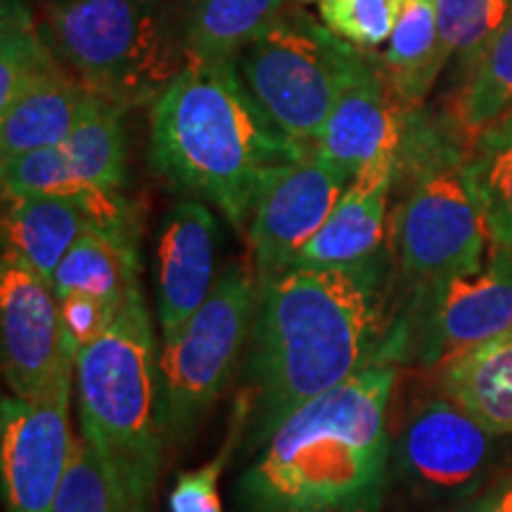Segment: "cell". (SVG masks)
<instances>
[{"mask_svg":"<svg viewBox=\"0 0 512 512\" xmlns=\"http://www.w3.org/2000/svg\"><path fill=\"white\" fill-rule=\"evenodd\" d=\"M349 183L337 166L309 152L266 185L245 233L259 275L283 271L297 261Z\"/></svg>","mask_w":512,"mask_h":512,"instance_id":"4fadbf2b","label":"cell"},{"mask_svg":"<svg viewBox=\"0 0 512 512\" xmlns=\"http://www.w3.org/2000/svg\"><path fill=\"white\" fill-rule=\"evenodd\" d=\"M247 432V401L238 394L233 406V418L223 441L221 451L209 460L207 465L197 470L181 472L176 477L174 489L169 494V512H223V501L219 494V479L226 470L230 456L240 439H245Z\"/></svg>","mask_w":512,"mask_h":512,"instance_id":"4dcf8cb0","label":"cell"},{"mask_svg":"<svg viewBox=\"0 0 512 512\" xmlns=\"http://www.w3.org/2000/svg\"><path fill=\"white\" fill-rule=\"evenodd\" d=\"M498 439L501 434L441 394L422 401L403 422L394 446L396 467L422 498L458 501L482 489L498 458Z\"/></svg>","mask_w":512,"mask_h":512,"instance_id":"30bf717a","label":"cell"},{"mask_svg":"<svg viewBox=\"0 0 512 512\" xmlns=\"http://www.w3.org/2000/svg\"><path fill=\"white\" fill-rule=\"evenodd\" d=\"M439 387L486 430L501 437L512 434V332L441 368Z\"/></svg>","mask_w":512,"mask_h":512,"instance_id":"ffe728a7","label":"cell"},{"mask_svg":"<svg viewBox=\"0 0 512 512\" xmlns=\"http://www.w3.org/2000/svg\"><path fill=\"white\" fill-rule=\"evenodd\" d=\"M320 22L358 50L380 48L394 34L408 0H316Z\"/></svg>","mask_w":512,"mask_h":512,"instance_id":"f546056e","label":"cell"},{"mask_svg":"<svg viewBox=\"0 0 512 512\" xmlns=\"http://www.w3.org/2000/svg\"><path fill=\"white\" fill-rule=\"evenodd\" d=\"M221 230L207 204L188 197L166 211L157 235V311L162 339L207 302L216 285Z\"/></svg>","mask_w":512,"mask_h":512,"instance_id":"9a60e30c","label":"cell"},{"mask_svg":"<svg viewBox=\"0 0 512 512\" xmlns=\"http://www.w3.org/2000/svg\"><path fill=\"white\" fill-rule=\"evenodd\" d=\"M512 332V247H494L484 266L408 292L394 313L380 363L441 370L467 351Z\"/></svg>","mask_w":512,"mask_h":512,"instance_id":"9c48e42d","label":"cell"},{"mask_svg":"<svg viewBox=\"0 0 512 512\" xmlns=\"http://www.w3.org/2000/svg\"><path fill=\"white\" fill-rule=\"evenodd\" d=\"M3 197L43 195L76 202L91 216L95 226L136 242V211L121 192H107L86 183L64 157L62 147H41L22 155L3 159Z\"/></svg>","mask_w":512,"mask_h":512,"instance_id":"e0dca14e","label":"cell"},{"mask_svg":"<svg viewBox=\"0 0 512 512\" xmlns=\"http://www.w3.org/2000/svg\"><path fill=\"white\" fill-rule=\"evenodd\" d=\"M126 110L91 95L76 119L62 152L83 181L107 192H121L126 183V136L121 117Z\"/></svg>","mask_w":512,"mask_h":512,"instance_id":"d4e9b609","label":"cell"},{"mask_svg":"<svg viewBox=\"0 0 512 512\" xmlns=\"http://www.w3.org/2000/svg\"><path fill=\"white\" fill-rule=\"evenodd\" d=\"M259 299L252 254L233 261L200 309L162 342L157 406L166 448L188 444L207 418L247 347Z\"/></svg>","mask_w":512,"mask_h":512,"instance_id":"52a82bcc","label":"cell"},{"mask_svg":"<svg viewBox=\"0 0 512 512\" xmlns=\"http://www.w3.org/2000/svg\"><path fill=\"white\" fill-rule=\"evenodd\" d=\"M465 138L406 112L396 164L403 197L392 219V242L406 292L484 266L489 233L465 174Z\"/></svg>","mask_w":512,"mask_h":512,"instance_id":"5b68a950","label":"cell"},{"mask_svg":"<svg viewBox=\"0 0 512 512\" xmlns=\"http://www.w3.org/2000/svg\"><path fill=\"white\" fill-rule=\"evenodd\" d=\"M396 366L375 363L297 408L242 472L240 512H370L389 467Z\"/></svg>","mask_w":512,"mask_h":512,"instance_id":"3957f363","label":"cell"},{"mask_svg":"<svg viewBox=\"0 0 512 512\" xmlns=\"http://www.w3.org/2000/svg\"><path fill=\"white\" fill-rule=\"evenodd\" d=\"M50 287L55 299L83 292L124 306L140 290L136 242L102 228H88L57 266Z\"/></svg>","mask_w":512,"mask_h":512,"instance_id":"7402d4cb","label":"cell"},{"mask_svg":"<svg viewBox=\"0 0 512 512\" xmlns=\"http://www.w3.org/2000/svg\"><path fill=\"white\" fill-rule=\"evenodd\" d=\"M396 164L399 155L368 164L347 185L328 221L292 266H351L384 252Z\"/></svg>","mask_w":512,"mask_h":512,"instance_id":"2e32d148","label":"cell"},{"mask_svg":"<svg viewBox=\"0 0 512 512\" xmlns=\"http://www.w3.org/2000/svg\"><path fill=\"white\" fill-rule=\"evenodd\" d=\"M72 384L74 368L36 399H3L0 482L8 512H53L76 439L69 425Z\"/></svg>","mask_w":512,"mask_h":512,"instance_id":"8fae6325","label":"cell"},{"mask_svg":"<svg viewBox=\"0 0 512 512\" xmlns=\"http://www.w3.org/2000/svg\"><path fill=\"white\" fill-rule=\"evenodd\" d=\"M3 373L12 394L36 399L76 366L62 332L60 304L48 280L3 254L0 261Z\"/></svg>","mask_w":512,"mask_h":512,"instance_id":"7c38bea8","label":"cell"},{"mask_svg":"<svg viewBox=\"0 0 512 512\" xmlns=\"http://www.w3.org/2000/svg\"><path fill=\"white\" fill-rule=\"evenodd\" d=\"M93 226L76 202L43 195L3 197V254L48 283L74 242Z\"/></svg>","mask_w":512,"mask_h":512,"instance_id":"ac0fdd59","label":"cell"},{"mask_svg":"<svg viewBox=\"0 0 512 512\" xmlns=\"http://www.w3.org/2000/svg\"><path fill=\"white\" fill-rule=\"evenodd\" d=\"M287 10V0H183L190 60H235Z\"/></svg>","mask_w":512,"mask_h":512,"instance_id":"44dd1931","label":"cell"},{"mask_svg":"<svg viewBox=\"0 0 512 512\" xmlns=\"http://www.w3.org/2000/svg\"><path fill=\"white\" fill-rule=\"evenodd\" d=\"M57 304H60L64 339H67V347L76 356H79L83 347H88L95 339L105 335L112 328L114 320H117L119 311L124 309V306H117L107 302V299L83 292L67 294V297L57 299Z\"/></svg>","mask_w":512,"mask_h":512,"instance_id":"1f68e13d","label":"cell"},{"mask_svg":"<svg viewBox=\"0 0 512 512\" xmlns=\"http://www.w3.org/2000/svg\"><path fill=\"white\" fill-rule=\"evenodd\" d=\"M380 64L406 110L425 102L444 72L439 55V0H408Z\"/></svg>","mask_w":512,"mask_h":512,"instance_id":"603a6c76","label":"cell"},{"mask_svg":"<svg viewBox=\"0 0 512 512\" xmlns=\"http://www.w3.org/2000/svg\"><path fill=\"white\" fill-rule=\"evenodd\" d=\"M389 313L387 256L351 266H287L259 275L238 394L247 446H264L306 401L380 363Z\"/></svg>","mask_w":512,"mask_h":512,"instance_id":"6da1fadb","label":"cell"},{"mask_svg":"<svg viewBox=\"0 0 512 512\" xmlns=\"http://www.w3.org/2000/svg\"><path fill=\"white\" fill-rule=\"evenodd\" d=\"M510 8L512 0H439V55L444 69L453 64L458 86L477 67Z\"/></svg>","mask_w":512,"mask_h":512,"instance_id":"83f0119b","label":"cell"},{"mask_svg":"<svg viewBox=\"0 0 512 512\" xmlns=\"http://www.w3.org/2000/svg\"><path fill=\"white\" fill-rule=\"evenodd\" d=\"M366 60V50L304 10H285L235 64L268 117L313 150L337 98Z\"/></svg>","mask_w":512,"mask_h":512,"instance_id":"ba28073f","label":"cell"},{"mask_svg":"<svg viewBox=\"0 0 512 512\" xmlns=\"http://www.w3.org/2000/svg\"><path fill=\"white\" fill-rule=\"evenodd\" d=\"M406 112L382 64L368 57L337 98L313 152L354 181L368 164L399 155Z\"/></svg>","mask_w":512,"mask_h":512,"instance_id":"5bb4252c","label":"cell"},{"mask_svg":"<svg viewBox=\"0 0 512 512\" xmlns=\"http://www.w3.org/2000/svg\"><path fill=\"white\" fill-rule=\"evenodd\" d=\"M0 110L24 88L67 67L46 27L31 15L29 0H3L0 22Z\"/></svg>","mask_w":512,"mask_h":512,"instance_id":"4316f807","label":"cell"},{"mask_svg":"<svg viewBox=\"0 0 512 512\" xmlns=\"http://www.w3.org/2000/svg\"><path fill=\"white\" fill-rule=\"evenodd\" d=\"M91 95L69 67L31 83L0 110V157L62 145Z\"/></svg>","mask_w":512,"mask_h":512,"instance_id":"d6986e66","label":"cell"},{"mask_svg":"<svg viewBox=\"0 0 512 512\" xmlns=\"http://www.w3.org/2000/svg\"><path fill=\"white\" fill-rule=\"evenodd\" d=\"M53 512H150L126 489L110 463L76 437L67 472L57 491Z\"/></svg>","mask_w":512,"mask_h":512,"instance_id":"f1b7e54d","label":"cell"},{"mask_svg":"<svg viewBox=\"0 0 512 512\" xmlns=\"http://www.w3.org/2000/svg\"><path fill=\"white\" fill-rule=\"evenodd\" d=\"M309 152L268 117L235 60H190L152 102L155 171L214 204L238 233H247L266 185Z\"/></svg>","mask_w":512,"mask_h":512,"instance_id":"7a4b0ae2","label":"cell"},{"mask_svg":"<svg viewBox=\"0 0 512 512\" xmlns=\"http://www.w3.org/2000/svg\"><path fill=\"white\" fill-rule=\"evenodd\" d=\"M46 31L76 79L121 110L155 102L190 62L169 0H53Z\"/></svg>","mask_w":512,"mask_h":512,"instance_id":"8992f818","label":"cell"},{"mask_svg":"<svg viewBox=\"0 0 512 512\" xmlns=\"http://www.w3.org/2000/svg\"><path fill=\"white\" fill-rule=\"evenodd\" d=\"M81 432L140 505L152 510L164 465L157 406L155 330L143 292L128 297L105 335L74 366Z\"/></svg>","mask_w":512,"mask_h":512,"instance_id":"277c9868","label":"cell"},{"mask_svg":"<svg viewBox=\"0 0 512 512\" xmlns=\"http://www.w3.org/2000/svg\"><path fill=\"white\" fill-rule=\"evenodd\" d=\"M299 3H313V0H299Z\"/></svg>","mask_w":512,"mask_h":512,"instance_id":"836d02e7","label":"cell"},{"mask_svg":"<svg viewBox=\"0 0 512 512\" xmlns=\"http://www.w3.org/2000/svg\"><path fill=\"white\" fill-rule=\"evenodd\" d=\"M458 512H512V477L503 479L467 501Z\"/></svg>","mask_w":512,"mask_h":512,"instance_id":"d6a6232c","label":"cell"},{"mask_svg":"<svg viewBox=\"0 0 512 512\" xmlns=\"http://www.w3.org/2000/svg\"><path fill=\"white\" fill-rule=\"evenodd\" d=\"M465 174L491 249L512 247V110L467 140Z\"/></svg>","mask_w":512,"mask_h":512,"instance_id":"cb8c5ba5","label":"cell"},{"mask_svg":"<svg viewBox=\"0 0 512 512\" xmlns=\"http://www.w3.org/2000/svg\"><path fill=\"white\" fill-rule=\"evenodd\" d=\"M512 110V8L479 57L472 74L458 86L451 124L465 143L491 121Z\"/></svg>","mask_w":512,"mask_h":512,"instance_id":"484cf974","label":"cell"}]
</instances>
